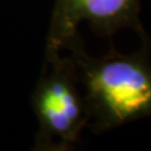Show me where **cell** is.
<instances>
[{
  "label": "cell",
  "instance_id": "1",
  "mask_svg": "<svg viewBox=\"0 0 151 151\" xmlns=\"http://www.w3.org/2000/svg\"><path fill=\"white\" fill-rule=\"evenodd\" d=\"M66 49L75 62L84 90L88 127L103 133L133 121L151 116V42L132 54L111 49L101 58L85 52L77 35Z\"/></svg>",
  "mask_w": 151,
  "mask_h": 151
},
{
  "label": "cell",
  "instance_id": "2",
  "mask_svg": "<svg viewBox=\"0 0 151 151\" xmlns=\"http://www.w3.org/2000/svg\"><path fill=\"white\" fill-rule=\"evenodd\" d=\"M80 87L75 62L70 56L45 57L43 74L32 97L39 124L35 145L37 150L74 149L90 119Z\"/></svg>",
  "mask_w": 151,
  "mask_h": 151
},
{
  "label": "cell",
  "instance_id": "3",
  "mask_svg": "<svg viewBox=\"0 0 151 151\" xmlns=\"http://www.w3.org/2000/svg\"><path fill=\"white\" fill-rule=\"evenodd\" d=\"M83 22L104 37L130 28L140 36L141 42L150 39L141 25L139 0H56L47 36L46 57L60 54L78 35V25Z\"/></svg>",
  "mask_w": 151,
  "mask_h": 151
}]
</instances>
